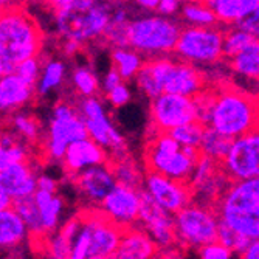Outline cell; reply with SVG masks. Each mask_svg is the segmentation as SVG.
<instances>
[{
	"label": "cell",
	"mask_w": 259,
	"mask_h": 259,
	"mask_svg": "<svg viewBox=\"0 0 259 259\" xmlns=\"http://www.w3.org/2000/svg\"><path fill=\"white\" fill-rule=\"evenodd\" d=\"M72 82H73L75 92L81 98L95 97L100 90L98 78L87 67H79L75 70L73 75H72Z\"/></svg>",
	"instance_id": "cell-36"
},
{
	"label": "cell",
	"mask_w": 259,
	"mask_h": 259,
	"mask_svg": "<svg viewBox=\"0 0 259 259\" xmlns=\"http://www.w3.org/2000/svg\"><path fill=\"white\" fill-rule=\"evenodd\" d=\"M73 180L84 199L95 205H101L116 185V179L109 161L84 169L82 172L73 176Z\"/></svg>",
	"instance_id": "cell-16"
},
{
	"label": "cell",
	"mask_w": 259,
	"mask_h": 259,
	"mask_svg": "<svg viewBox=\"0 0 259 259\" xmlns=\"http://www.w3.org/2000/svg\"><path fill=\"white\" fill-rule=\"evenodd\" d=\"M82 225L73 242L72 259L115 257L124 228L110 221L103 211L81 214Z\"/></svg>",
	"instance_id": "cell-6"
},
{
	"label": "cell",
	"mask_w": 259,
	"mask_h": 259,
	"mask_svg": "<svg viewBox=\"0 0 259 259\" xmlns=\"http://www.w3.org/2000/svg\"><path fill=\"white\" fill-rule=\"evenodd\" d=\"M227 61L234 75L259 82V37H254L241 53Z\"/></svg>",
	"instance_id": "cell-25"
},
{
	"label": "cell",
	"mask_w": 259,
	"mask_h": 259,
	"mask_svg": "<svg viewBox=\"0 0 259 259\" xmlns=\"http://www.w3.org/2000/svg\"><path fill=\"white\" fill-rule=\"evenodd\" d=\"M236 25L244 28L245 31H248L254 37H259V5L250 14H247L244 19H241Z\"/></svg>",
	"instance_id": "cell-42"
},
{
	"label": "cell",
	"mask_w": 259,
	"mask_h": 259,
	"mask_svg": "<svg viewBox=\"0 0 259 259\" xmlns=\"http://www.w3.org/2000/svg\"><path fill=\"white\" fill-rule=\"evenodd\" d=\"M37 190H45V191H50V193H56L58 190V182L47 176V174H39L37 176Z\"/></svg>",
	"instance_id": "cell-45"
},
{
	"label": "cell",
	"mask_w": 259,
	"mask_h": 259,
	"mask_svg": "<svg viewBox=\"0 0 259 259\" xmlns=\"http://www.w3.org/2000/svg\"><path fill=\"white\" fill-rule=\"evenodd\" d=\"M65 79V64L59 59H49L44 62L42 73L36 84V92L39 97L49 95L50 92L62 85Z\"/></svg>",
	"instance_id": "cell-33"
},
{
	"label": "cell",
	"mask_w": 259,
	"mask_h": 259,
	"mask_svg": "<svg viewBox=\"0 0 259 259\" xmlns=\"http://www.w3.org/2000/svg\"><path fill=\"white\" fill-rule=\"evenodd\" d=\"M180 248L197 250L219 236V216L214 206L191 202L174 214Z\"/></svg>",
	"instance_id": "cell-7"
},
{
	"label": "cell",
	"mask_w": 259,
	"mask_h": 259,
	"mask_svg": "<svg viewBox=\"0 0 259 259\" xmlns=\"http://www.w3.org/2000/svg\"><path fill=\"white\" fill-rule=\"evenodd\" d=\"M112 2L106 0H84L55 11L58 33L65 39L90 42L104 36L112 17Z\"/></svg>",
	"instance_id": "cell-3"
},
{
	"label": "cell",
	"mask_w": 259,
	"mask_h": 259,
	"mask_svg": "<svg viewBox=\"0 0 259 259\" xmlns=\"http://www.w3.org/2000/svg\"><path fill=\"white\" fill-rule=\"evenodd\" d=\"M158 247L143 227H127L115 253L116 259H149L158 256Z\"/></svg>",
	"instance_id": "cell-22"
},
{
	"label": "cell",
	"mask_w": 259,
	"mask_h": 259,
	"mask_svg": "<svg viewBox=\"0 0 259 259\" xmlns=\"http://www.w3.org/2000/svg\"><path fill=\"white\" fill-rule=\"evenodd\" d=\"M44 2L49 5L53 11H58L61 8H67L70 5H75L79 2H84V0H44Z\"/></svg>",
	"instance_id": "cell-47"
},
{
	"label": "cell",
	"mask_w": 259,
	"mask_h": 259,
	"mask_svg": "<svg viewBox=\"0 0 259 259\" xmlns=\"http://www.w3.org/2000/svg\"><path fill=\"white\" fill-rule=\"evenodd\" d=\"M213 10L224 25H236V23L250 14L257 5L259 0H203Z\"/></svg>",
	"instance_id": "cell-24"
},
{
	"label": "cell",
	"mask_w": 259,
	"mask_h": 259,
	"mask_svg": "<svg viewBox=\"0 0 259 259\" xmlns=\"http://www.w3.org/2000/svg\"><path fill=\"white\" fill-rule=\"evenodd\" d=\"M214 209L219 221L242 233L248 239L259 238V194L251 180L231 182Z\"/></svg>",
	"instance_id": "cell-4"
},
{
	"label": "cell",
	"mask_w": 259,
	"mask_h": 259,
	"mask_svg": "<svg viewBox=\"0 0 259 259\" xmlns=\"http://www.w3.org/2000/svg\"><path fill=\"white\" fill-rule=\"evenodd\" d=\"M137 7H140L141 10L146 11H157L160 0H135Z\"/></svg>",
	"instance_id": "cell-48"
},
{
	"label": "cell",
	"mask_w": 259,
	"mask_h": 259,
	"mask_svg": "<svg viewBox=\"0 0 259 259\" xmlns=\"http://www.w3.org/2000/svg\"><path fill=\"white\" fill-rule=\"evenodd\" d=\"M78 109L85 121L90 138L100 143L107 152L112 151L110 154L113 155V160L127 157L126 141L123 135L112 124L101 100H98L97 97L82 98L79 101Z\"/></svg>",
	"instance_id": "cell-10"
},
{
	"label": "cell",
	"mask_w": 259,
	"mask_h": 259,
	"mask_svg": "<svg viewBox=\"0 0 259 259\" xmlns=\"http://www.w3.org/2000/svg\"><path fill=\"white\" fill-rule=\"evenodd\" d=\"M197 120V107L193 97L163 92L151 100V124L155 132H171L172 129Z\"/></svg>",
	"instance_id": "cell-11"
},
{
	"label": "cell",
	"mask_w": 259,
	"mask_h": 259,
	"mask_svg": "<svg viewBox=\"0 0 259 259\" xmlns=\"http://www.w3.org/2000/svg\"><path fill=\"white\" fill-rule=\"evenodd\" d=\"M106 97L113 107H123L131 101V90L124 82H121L120 85L112 89L109 93H106Z\"/></svg>",
	"instance_id": "cell-41"
},
{
	"label": "cell",
	"mask_w": 259,
	"mask_h": 259,
	"mask_svg": "<svg viewBox=\"0 0 259 259\" xmlns=\"http://www.w3.org/2000/svg\"><path fill=\"white\" fill-rule=\"evenodd\" d=\"M224 37L218 25L194 27L186 25L182 28L174 55L177 59L191 62L194 65H211L224 59Z\"/></svg>",
	"instance_id": "cell-8"
},
{
	"label": "cell",
	"mask_w": 259,
	"mask_h": 259,
	"mask_svg": "<svg viewBox=\"0 0 259 259\" xmlns=\"http://www.w3.org/2000/svg\"><path fill=\"white\" fill-rule=\"evenodd\" d=\"M222 169L233 180L259 177V126L234 138L227 157L221 161Z\"/></svg>",
	"instance_id": "cell-13"
},
{
	"label": "cell",
	"mask_w": 259,
	"mask_h": 259,
	"mask_svg": "<svg viewBox=\"0 0 259 259\" xmlns=\"http://www.w3.org/2000/svg\"><path fill=\"white\" fill-rule=\"evenodd\" d=\"M109 163H110L112 171L115 174L116 183L132 186V188H137V190H143L145 188V179L132 160L124 157V158L110 160Z\"/></svg>",
	"instance_id": "cell-34"
},
{
	"label": "cell",
	"mask_w": 259,
	"mask_h": 259,
	"mask_svg": "<svg viewBox=\"0 0 259 259\" xmlns=\"http://www.w3.org/2000/svg\"><path fill=\"white\" fill-rule=\"evenodd\" d=\"M107 161H110L109 152L90 137L81 138L70 145L62 158L64 169L72 177L82 172L84 169H87L90 166L103 164Z\"/></svg>",
	"instance_id": "cell-17"
},
{
	"label": "cell",
	"mask_w": 259,
	"mask_h": 259,
	"mask_svg": "<svg viewBox=\"0 0 259 259\" xmlns=\"http://www.w3.org/2000/svg\"><path fill=\"white\" fill-rule=\"evenodd\" d=\"M145 190L161 208L172 214H176L188 203H191L194 199V193L190 183L174 180L160 172L146 171Z\"/></svg>",
	"instance_id": "cell-14"
},
{
	"label": "cell",
	"mask_w": 259,
	"mask_h": 259,
	"mask_svg": "<svg viewBox=\"0 0 259 259\" xmlns=\"http://www.w3.org/2000/svg\"><path fill=\"white\" fill-rule=\"evenodd\" d=\"M206 75L197 65L182 59H176L168 75L166 84H164V92L194 98L202 90L206 89Z\"/></svg>",
	"instance_id": "cell-18"
},
{
	"label": "cell",
	"mask_w": 259,
	"mask_h": 259,
	"mask_svg": "<svg viewBox=\"0 0 259 259\" xmlns=\"http://www.w3.org/2000/svg\"><path fill=\"white\" fill-rule=\"evenodd\" d=\"M123 81L124 79H123L121 73L115 67H112L109 72L106 73L104 79H103V90H104V93H109L112 89H115L116 85H120Z\"/></svg>",
	"instance_id": "cell-43"
},
{
	"label": "cell",
	"mask_w": 259,
	"mask_h": 259,
	"mask_svg": "<svg viewBox=\"0 0 259 259\" xmlns=\"http://www.w3.org/2000/svg\"><path fill=\"white\" fill-rule=\"evenodd\" d=\"M233 141H234V138L224 135L222 132L216 131L211 126H205L199 148H200L202 154L214 158L218 161H222L227 157V154L233 145Z\"/></svg>",
	"instance_id": "cell-30"
},
{
	"label": "cell",
	"mask_w": 259,
	"mask_h": 259,
	"mask_svg": "<svg viewBox=\"0 0 259 259\" xmlns=\"http://www.w3.org/2000/svg\"><path fill=\"white\" fill-rule=\"evenodd\" d=\"M34 199L40 208L44 230L49 236L50 233H55L59 225V219L64 209V200L56 196V193H50L45 190H36Z\"/></svg>",
	"instance_id": "cell-26"
},
{
	"label": "cell",
	"mask_w": 259,
	"mask_h": 259,
	"mask_svg": "<svg viewBox=\"0 0 259 259\" xmlns=\"http://www.w3.org/2000/svg\"><path fill=\"white\" fill-rule=\"evenodd\" d=\"M180 19L186 25H194V27H211L219 23L216 13L203 0L183 4V7L180 8Z\"/></svg>",
	"instance_id": "cell-31"
},
{
	"label": "cell",
	"mask_w": 259,
	"mask_h": 259,
	"mask_svg": "<svg viewBox=\"0 0 259 259\" xmlns=\"http://www.w3.org/2000/svg\"><path fill=\"white\" fill-rule=\"evenodd\" d=\"M259 84V82H257ZM254 97H256V100H257V103H259V87L256 89V93H254Z\"/></svg>",
	"instance_id": "cell-52"
},
{
	"label": "cell",
	"mask_w": 259,
	"mask_h": 259,
	"mask_svg": "<svg viewBox=\"0 0 259 259\" xmlns=\"http://www.w3.org/2000/svg\"><path fill=\"white\" fill-rule=\"evenodd\" d=\"M10 127L28 145H34L40 140L42 126L39 120L31 113L19 112V110L10 113Z\"/></svg>",
	"instance_id": "cell-32"
},
{
	"label": "cell",
	"mask_w": 259,
	"mask_h": 259,
	"mask_svg": "<svg viewBox=\"0 0 259 259\" xmlns=\"http://www.w3.org/2000/svg\"><path fill=\"white\" fill-rule=\"evenodd\" d=\"M206 126L238 138L259 126V103L254 95L233 85L216 89L214 104Z\"/></svg>",
	"instance_id": "cell-2"
},
{
	"label": "cell",
	"mask_w": 259,
	"mask_h": 259,
	"mask_svg": "<svg viewBox=\"0 0 259 259\" xmlns=\"http://www.w3.org/2000/svg\"><path fill=\"white\" fill-rule=\"evenodd\" d=\"M0 190L14 200L33 196L37 190V174L30 161L11 163L0 168Z\"/></svg>",
	"instance_id": "cell-19"
},
{
	"label": "cell",
	"mask_w": 259,
	"mask_h": 259,
	"mask_svg": "<svg viewBox=\"0 0 259 259\" xmlns=\"http://www.w3.org/2000/svg\"><path fill=\"white\" fill-rule=\"evenodd\" d=\"M218 239L221 242H224L230 250H233V253L239 257L251 241L247 236H244L242 233H239L238 230H234L233 227L227 225L222 221H219V236H218Z\"/></svg>",
	"instance_id": "cell-38"
},
{
	"label": "cell",
	"mask_w": 259,
	"mask_h": 259,
	"mask_svg": "<svg viewBox=\"0 0 259 259\" xmlns=\"http://www.w3.org/2000/svg\"><path fill=\"white\" fill-rule=\"evenodd\" d=\"M106 2H112V4H118V2H127V0H106Z\"/></svg>",
	"instance_id": "cell-51"
},
{
	"label": "cell",
	"mask_w": 259,
	"mask_h": 259,
	"mask_svg": "<svg viewBox=\"0 0 259 259\" xmlns=\"http://www.w3.org/2000/svg\"><path fill=\"white\" fill-rule=\"evenodd\" d=\"M143 55L134 50L132 47H116L112 50V64L121 73L123 79H132L143 67Z\"/></svg>",
	"instance_id": "cell-29"
},
{
	"label": "cell",
	"mask_w": 259,
	"mask_h": 259,
	"mask_svg": "<svg viewBox=\"0 0 259 259\" xmlns=\"http://www.w3.org/2000/svg\"><path fill=\"white\" fill-rule=\"evenodd\" d=\"M31 152L28 143H25L16 132L11 129L4 131L2 134V148H0V168L11 163L30 161Z\"/></svg>",
	"instance_id": "cell-27"
},
{
	"label": "cell",
	"mask_w": 259,
	"mask_h": 259,
	"mask_svg": "<svg viewBox=\"0 0 259 259\" xmlns=\"http://www.w3.org/2000/svg\"><path fill=\"white\" fill-rule=\"evenodd\" d=\"M42 67H44V64H42V61H40V58L37 55V56H31V58H28L25 61H22L16 67V73L19 76H22L25 81H28L30 84L36 85L37 81H39V76L42 73Z\"/></svg>",
	"instance_id": "cell-39"
},
{
	"label": "cell",
	"mask_w": 259,
	"mask_h": 259,
	"mask_svg": "<svg viewBox=\"0 0 259 259\" xmlns=\"http://www.w3.org/2000/svg\"><path fill=\"white\" fill-rule=\"evenodd\" d=\"M253 39L254 36L245 31L244 28L238 25H231V28L225 31V37H224V58L230 59L233 56H236Z\"/></svg>",
	"instance_id": "cell-35"
},
{
	"label": "cell",
	"mask_w": 259,
	"mask_h": 259,
	"mask_svg": "<svg viewBox=\"0 0 259 259\" xmlns=\"http://www.w3.org/2000/svg\"><path fill=\"white\" fill-rule=\"evenodd\" d=\"M203 131H205V124H202L200 121H191V123H186L183 126H179V127L172 129L169 134L185 148L186 146L199 148L200 141H202Z\"/></svg>",
	"instance_id": "cell-37"
},
{
	"label": "cell",
	"mask_w": 259,
	"mask_h": 259,
	"mask_svg": "<svg viewBox=\"0 0 259 259\" xmlns=\"http://www.w3.org/2000/svg\"><path fill=\"white\" fill-rule=\"evenodd\" d=\"M196 251H197V256L203 257V259H231L233 256H236V254L233 253V250H230L219 239L199 247Z\"/></svg>",
	"instance_id": "cell-40"
},
{
	"label": "cell",
	"mask_w": 259,
	"mask_h": 259,
	"mask_svg": "<svg viewBox=\"0 0 259 259\" xmlns=\"http://www.w3.org/2000/svg\"><path fill=\"white\" fill-rule=\"evenodd\" d=\"M174 61L176 59H171L169 56L149 58L143 64V67L140 68V72L135 76V81L138 89L149 100L157 98L164 92V84H166Z\"/></svg>",
	"instance_id": "cell-20"
},
{
	"label": "cell",
	"mask_w": 259,
	"mask_h": 259,
	"mask_svg": "<svg viewBox=\"0 0 259 259\" xmlns=\"http://www.w3.org/2000/svg\"><path fill=\"white\" fill-rule=\"evenodd\" d=\"M180 0H160V4H158V14H163V16H176L177 13H180Z\"/></svg>",
	"instance_id": "cell-44"
},
{
	"label": "cell",
	"mask_w": 259,
	"mask_h": 259,
	"mask_svg": "<svg viewBox=\"0 0 259 259\" xmlns=\"http://www.w3.org/2000/svg\"><path fill=\"white\" fill-rule=\"evenodd\" d=\"M30 230L20 214L11 206L0 209V245L4 251L19 250L27 242Z\"/></svg>",
	"instance_id": "cell-23"
},
{
	"label": "cell",
	"mask_w": 259,
	"mask_h": 259,
	"mask_svg": "<svg viewBox=\"0 0 259 259\" xmlns=\"http://www.w3.org/2000/svg\"><path fill=\"white\" fill-rule=\"evenodd\" d=\"M138 224H141V227L155 241L160 251L158 256H161L163 251H174L177 247H180L176 233L174 214L161 208L145 188L141 191V209Z\"/></svg>",
	"instance_id": "cell-12"
},
{
	"label": "cell",
	"mask_w": 259,
	"mask_h": 259,
	"mask_svg": "<svg viewBox=\"0 0 259 259\" xmlns=\"http://www.w3.org/2000/svg\"><path fill=\"white\" fill-rule=\"evenodd\" d=\"M44 34L33 16L22 7L4 8L0 19V73L16 72V67L40 53Z\"/></svg>",
	"instance_id": "cell-1"
},
{
	"label": "cell",
	"mask_w": 259,
	"mask_h": 259,
	"mask_svg": "<svg viewBox=\"0 0 259 259\" xmlns=\"http://www.w3.org/2000/svg\"><path fill=\"white\" fill-rule=\"evenodd\" d=\"M241 257H244V259H259V238L250 241V244L247 245V248L244 250Z\"/></svg>",
	"instance_id": "cell-46"
},
{
	"label": "cell",
	"mask_w": 259,
	"mask_h": 259,
	"mask_svg": "<svg viewBox=\"0 0 259 259\" xmlns=\"http://www.w3.org/2000/svg\"><path fill=\"white\" fill-rule=\"evenodd\" d=\"M182 4H188V2H196V0H180Z\"/></svg>",
	"instance_id": "cell-53"
},
{
	"label": "cell",
	"mask_w": 259,
	"mask_h": 259,
	"mask_svg": "<svg viewBox=\"0 0 259 259\" xmlns=\"http://www.w3.org/2000/svg\"><path fill=\"white\" fill-rule=\"evenodd\" d=\"M141 191L143 190L116 183L113 190L101 202L100 208L110 221L120 227H132L140 221Z\"/></svg>",
	"instance_id": "cell-15"
},
{
	"label": "cell",
	"mask_w": 259,
	"mask_h": 259,
	"mask_svg": "<svg viewBox=\"0 0 259 259\" xmlns=\"http://www.w3.org/2000/svg\"><path fill=\"white\" fill-rule=\"evenodd\" d=\"M180 22L169 16H140L129 23V47L148 58L174 53L182 33Z\"/></svg>",
	"instance_id": "cell-5"
},
{
	"label": "cell",
	"mask_w": 259,
	"mask_h": 259,
	"mask_svg": "<svg viewBox=\"0 0 259 259\" xmlns=\"http://www.w3.org/2000/svg\"><path fill=\"white\" fill-rule=\"evenodd\" d=\"M36 85L30 84L16 72L2 75L0 79V107L2 112L10 115L27 106L36 95Z\"/></svg>",
	"instance_id": "cell-21"
},
{
	"label": "cell",
	"mask_w": 259,
	"mask_h": 259,
	"mask_svg": "<svg viewBox=\"0 0 259 259\" xmlns=\"http://www.w3.org/2000/svg\"><path fill=\"white\" fill-rule=\"evenodd\" d=\"M85 137H89V132L79 109H75L68 103H59L52 112L45 140V154L52 160H62L67 148Z\"/></svg>",
	"instance_id": "cell-9"
},
{
	"label": "cell",
	"mask_w": 259,
	"mask_h": 259,
	"mask_svg": "<svg viewBox=\"0 0 259 259\" xmlns=\"http://www.w3.org/2000/svg\"><path fill=\"white\" fill-rule=\"evenodd\" d=\"M2 2V10L4 8H13V7H22L27 0H0Z\"/></svg>",
	"instance_id": "cell-50"
},
{
	"label": "cell",
	"mask_w": 259,
	"mask_h": 259,
	"mask_svg": "<svg viewBox=\"0 0 259 259\" xmlns=\"http://www.w3.org/2000/svg\"><path fill=\"white\" fill-rule=\"evenodd\" d=\"M14 203V199L4 190H0V209H7L11 208Z\"/></svg>",
	"instance_id": "cell-49"
},
{
	"label": "cell",
	"mask_w": 259,
	"mask_h": 259,
	"mask_svg": "<svg viewBox=\"0 0 259 259\" xmlns=\"http://www.w3.org/2000/svg\"><path fill=\"white\" fill-rule=\"evenodd\" d=\"M13 208L20 214L23 222L27 224V227L30 230V236H37V238L47 236V233L44 230L40 208H39V205H37V202L34 199V194L14 200Z\"/></svg>",
	"instance_id": "cell-28"
}]
</instances>
